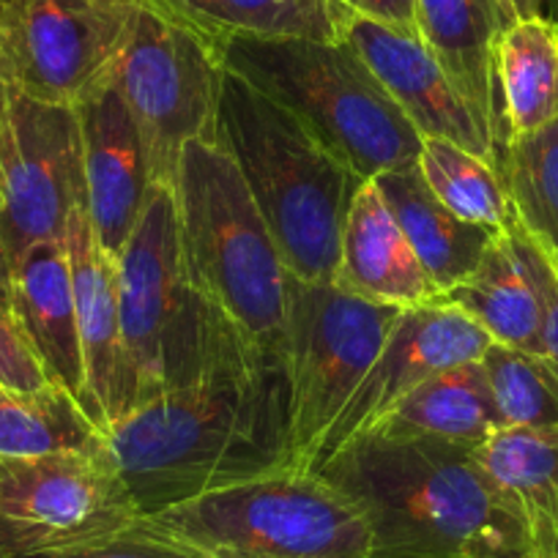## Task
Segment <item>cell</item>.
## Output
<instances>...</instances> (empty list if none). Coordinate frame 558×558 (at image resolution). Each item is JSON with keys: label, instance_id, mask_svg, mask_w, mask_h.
Segmentation results:
<instances>
[{"label": "cell", "instance_id": "1f68e13d", "mask_svg": "<svg viewBox=\"0 0 558 558\" xmlns=\"http://www.w3.org/2000/svg\"><path fill=\"white\" fill-rule=\"evenodd\" d=\"M20 558H190L186 553L175 550V547L162 545L157 539L140 536L134 531L112 539L94 542V545L69 547V550L56 553H36V556H20Z\"/></svg>", "mask_w": 558, "mask_h": 558}, {"label": "cell", "instance_id": "e575fe53", "mask_svg": "<svg viewBox=\"0 0 558 558\" xmlns=\"http://www.w3.org/2000/svg\"><path fill=\"white\" fill-rule=\"evenodd\" d=\"M498 7L504 9V14L509 17V23L525 17H536V14H545L547 0H498Z\"/></svg>", "mask_w": 558, "mask_h": 558}, {"label": "cell", "instance_id": "f546056e", "mask_svg": "<svg viewBox=\"0 0 558 558\" xmlns=\"http://www.w3.org/2000/svg\"><path fill=\"white\" fill-rule=\"evenodd\" d=\"M45 384L50 380L36 353L31 351L23 329L7 307H0V389L25 395L41 389Z\"/></svg>", "mask_w": 558, "mask_h": 558}, {"label": "cell", "instance_id": "5bb4252c", "mask_svg": "<svg viewBox=\"0 0 558 558\" xmlns=\"http://www.w3.org/2000/svg\"><path fill=\"white\" fill-rule=\"evenodd\" d=\"M342 41H348L373 69L422 140L438 137L458 143L460 148L487 159L498 170L496 137L465 96L454 88L418 34L395 31L348 12Z\"/></svg>", "mask_w": 558, "mask_h": 558}, {"label": "cell", "instance_id": "d590c367", "mask_svg": "<svg viewBox=\"0 0 558 558\" xmlns=\"http://www.w3.org/2000/svg\"><path fill=\"white\" fill-rule=\"evenodd\" d=\"M0 307L12 313V257L3 241V230H0Z\"/></svg>", "mask_w": 558, "mask_h": 558}, {"label": "cell", "instance_id": "e0dca14e", "mask_svg": "<svg viewBox=\"0 0 558 558\" xmlns=\"http://www.w3.org/2000/svg\"><path fill=\"white\" fill-rule=\"evenodd\" d=\"M335 286L386 307H427L441 291L418 263L375 179H367L348 208Z\"/></svg>", "mask_w": 558, "mask_h": 558}, {"label": "cell", "instance_id": "ba28073f", "mask_svg": "<svg viewBox=\"0 0 558 558\" xmlns=\"http://www.w3.org/2000/svg\"><path fill=\"white\" fill-rule=\"evenodd\" d=\"M222 80L219 41L168 0H146L112 83L143 137L154 184L173 186L181 151L192 140L217 137Z\"/></svg>", "mask_w": 558, "mask_h": 558}, {"label": "cell", "instance_id": "d4e9b609", "mask_svg": "<svg viewBox=\"0 0 558 558\" xmlns=\"http://www.w3.org/2000/svg\"><path fill=\"white\" fill-rule=\"evenodd\" d=\"M214 39L342 41L348 9L337 0H168Z\"/></svg>", "mask_w": 558, "mask_h": 558}, {"label": "cell", "instance_id": "f1b7e54d", "mask_svg": "<svg viewBox=\"0 0 558 558\" xmlns=\"http://www.w3.org/2000/svg\"><path fill=\"white\" fill-rule=\"evenodd\" d=\"M482 367L504 427L558 436V369L550 359L493 342Z\"/></svg>", "mask_w": 558, "mask_h": 558}, {"label": "cell", "instance_id": "7c38bea8", "mask_svg": "<svg viewBox=\"0 0 558 558\" xmlns=\"http://www.w3.org/2000/svg\"><path fill=\"white\" fill-rule=\"evenodd\" d=\"M88 208L77 107L12 90L0 132V230L9 257L63 241L69 219Z\"/></svg>", "mask_w": 558, "mask_h": 558}, {"label": "cell", "instance_id": "ac0fdd59", "mask_svg": "<svg viewBox=\"0 0 558 558\" xmlns=\"http://www.w3.org/2000/svg\"><path fill=\"white\" fill-rule=\"evenodd\" d=\"M12 315L50 384L83 405L85 367L77 329L72 266L63 241H41L12 263ZM88 413V411H85Z\"/></svg>", "mask_w": 558, "mask_h": 558}, {"label": "cell", "instance_id": "8992f818", "mask_svg": "<svg viewBox=\"0 0 558 558\" xmlns=\"http://www.w3.org/2000/svg\"><path fill=\"white\" fill-rule=\"evenodd\" d=\"M225 66L296 112L359 175L418 162L422 134L348 41L219 39Z\"/></svg>", "mask_w": 558, "mask_h": 558}, {"label": "cell", "instance_id": "52a82bcc", "mask_svg": "<svg viewBox=\"0 0 558 558\" xmlns=\"http://www.w3.org/2000/svg\"><path fill=\"white\" fill-rule=\"evenodd\" d=\"M118 304L137 408L192 384L252 342L190 279L181 255L173 186L154 184L118 255Z\"/></svg>", "mask_w": 558, "mask_h": 558}, {"label": "cell", "instance_id": "44dd1931", "mask_svg": "<svg viewBox=\"0 0 558 558\" xmlns=\"http://www.w3.org/2000/svg\"><path fill=\"white\" fill-rule=\"evenodd\" d=\"M380 195L389 203L402 233L411 241L418 263L425 266L441 296L458 288L490 246L498 230L480 228L454 217L427 186L418 168L375 175Z\"/></svg>", "mask_w": 558, "mask_h": 558}, {"label": "cell", "instance_id": "ffe728a7", "mask_svg": "<svg viewBox=\"0 0 558 558\" xmlns=\"http://www.w3.org/2000/svg\"><path fill=\"white\" fill-rule=\"evenodd\" d=\"M441 302L469 315L498 345L545 356V313L518 222L493 235L480 266Z\"/></svg>", "mask_w": 558, "mask_h": 558}, {"label": "cell", "instance_id": "9a60e30c", "mask_svg": "<svg viewBox=\"0 0 558 558\" xmlns=\"http://www.w3.org/2000/svg\"><path fill=\"white\" fill-rule=\"evenodd\" d=\"M63 244L72 266L80 345H83V408L107 433L137 408V386L121 331L118 260L101 250L88 208L72 214Z\"/></svg>", "mask_w": 558, "mask_h": 558}, {"label": "cell", "instance_id": "8fae6325", "mask_svg": "<svg viewBox=\"0 0 558 558\" xmlns=\"http://www.w3.org/2000/svg\"><path fill=\"white\" fill-rule=\"evenodd\" d=\"M146 0H3L0 39L12 88L77 107L110 83Z\"/></svg>", "mask_w": 558, "mask_h": 558}, {"label": "cell", "instance_id": "7402d4cb", "mask_svg": "<svg viewBox=\"0 0 558 558\" xmlns=\"http://www.w3.org/2000/svg\"><path fill=\"white\" fill-rule=\"evenodd\" d=\"M504 418L493 400L487 373L480 362L444 369L413 389L369 436L430 438V441L480 447L501 430Z\"/></svg>", "mask_w": 558, "mask_h": 558}, {"label": "cell", "instance_id": "4fadbf2b", "mask_svg": "<svg viewBox=\"0 0 558 558\" xmlns=\"http://www.w3.org/2000/svg\"><path fill=\"white\" fill-rule=\"evenodd\" d=\"M490 345V335L452 304L438 302L402 310L369 373L326 430L315 452L313 474L345 447L367 438L395 411L397 402L425 380L444 369L480 362Z\"/></svg>", "mask_w": 558, "mask_h": 558}, {"label": "cell", "instance_id": "9c48e42d", "mask_svg": "<svg viewBox=\"0 0 558 558\" xmlns=\"http://www.w3.org/2000/svg\"><path fill=\"white\" fill-rule=\"evenodd\" d=\"M400 307L367 302L335 282H288L282 362L291 389L288 465L310 471L342 405L378 359Z\"/></svg>", "mask_w": 558, "mask_h": 558}, {"label": "cell", "instance_id": "74e56055", "mask_svg": "<svg viewBox=\"0 0 558 558\" xmlns=\"http://www.w3.org/2000/svg\"><path fill=\"white\" fill-rule=\"evenodd\" d=\"M545 17H553V20H558V0H547V7H545Z\"/></svg>", "mask_w": 558, "mask_h": 558}, {"label": "cell", "instance_id": "d6a6232c", "mask_svg": "<svg viewBox=\"0 0 558 558\" xmlns=\"http://www.w3.org/2000/svg\"><path fill=\"white\" fill-rule=\"evenodd\" d=\"M337 3L373 23L416 34V0H337Z\"/></svg>", "mask_w": 558, "mask_h": 558}, {"label": "cell", "instance_id": "603a6c76", "mask_svg": "<svg viewBox=\"0 0 558 558\" xmlns=\"http://www.w3.org/2000/svg\"><path fill=\"white\" fill-rule=\"evenodd\" d=\"M496 83L507 140L558 118V20H514L496 45Z\"/></svg>", "mask_w": 558, "mask_h": 558}, {"label": "cell", "instance_id": "30bf717a", "mask_svg": "<svg viewBox=\"0 0 558 558\" xmlns=\"http://www.w3.org/2000/svg\"><path fill=\"white\" fill-rule=\"evenodd\" d=\"M140 509L110 449L0 454V558L69 550L129 534Z\"/></svg>", "mask_w": 558, "mask_h": 558}, {"label": "cell", "instance_id": "277c9868", "mask_svg": "<svg viewBox=\"0 0 558 558\" xmlns=\"http://www.w3.org/2000/svg\"><path fill=\"white\" fill-rule=\"evenodd\" d=\"M173 197L181 255L197 291L241 335L279 351L291 274L219 137L192 140L181 151Z\"/></svg>", "mask_w": 558, "mask_h": 558}, {"label": "cell", "instance_id": "4dcf8cb0", "mask_svg": "<svg viewBox=\"0 0 558 558\" xmlns=\"http://www.w3.org/2000/svg\"><path fill=\"white\" fill-rule=\"evenodd\" d=\"M518 222V219H514ZM520 241H523L525 260H529L534 282L539 288L542 313H545V356L558 369V257L553 252L542 250L529 233L518 225Z\"/></svg>", "mask_w": 558, "mask_h": 558}, {"label": "cell", "instance_id": "7a4b0ae2", "mask_svg": "<svg viewBox=\"0 0 558 558\" xmlns=\"http://www.w3.org/2000/svg\"><path fill=\"white\" fill-rule=\"evenodd\" d=\"M318 474L367 520L373 558H531L523 509L474 447L367 436Z\"/></svg>", "mask_w": 558, "mask_h": 558}, {"label": "cell", "instance_id": "5b68a950", "mask_svg": "<svg viewBox=\"0 0 558 558\" xmlns=\"http://www.w3.org/2000/svg\"><path fill=\"white\" fill-rule=\"evenodd\" d=\"M132 531L190 558H373L362 512L320 474L293 469L143 514Z\"/></svg>", "mask_w": 558, "mask_h": 558}, {"label": "cell", "instance_id": "836d02e7", "mask_svg": "<svg viewBox=\"0 0 558 558\" xmlns=\"http://www.w3.org/2000/svg\"><path fill=\"white\" fill-rule=\"evenodd\" d=\"M531 558H558V518H536L529 523Z\"/></svg>", "mask_w": 558, "mask_h": 558}, {"label": "cell", "instance_id": "8d00e7d4", "mask_svg": "<svg viewBox=\"0 0 558 558\" xmlns=\"http://www.w3.org/2000/svg\"><path fill=\"white\" fill-rule=\"evenodd\" d=\"M3 3V0H0ZM12 80H9L7 69V56H3V39H0V132H3V123L9 116V101H12Z\"/></svg>", "mask_w": 558, "mask_h": 558}, {"label": "cell", "instance_id": "cb8c5ba5", "mask_svg": "<svg viewBox=\"0 0 558 558\" xmlns=\"http://www.w3.org/2000/svg\"><path fill=\"white\" fill-rule=\"evenodd\" d=\"M110 449L107 433L85 413L77 397L58 384L36 391L0 395V454L39 458L61 452Z\"/></svg>", "mask_w": 558, "mask_h": 558}, {"label": "cell", "instance_id": "f35d334b", "mask_svg": "<svg viewBox=\"0 0 558 558\" xmlns=\"http://www.w3.org/2000/svg\"><path fill=\"white\" fill-rule=\"evenodd\" d=\"M3 391H7V389H0V395H3Z\"/></svg>", "mask_w": 558, "mask_h": 558}, {"label": "cell", "instance_id": "3957f363", "mask_svg": "<svg viewBox=\"0 0 558 558\" xmlns=\"http://www.w3.org/2000/svg\"><path fill=\"white\" fill-rule=\"evenodd\" d=\"M217 137L244 175L288 274L335 282L348 208L367 179L296 112L228 66Z\"/></svg>", "mask_w": 558, "mask_h": 558}, {"label": "cell", "instance_id": "6da1fadb", "mask_svg": "<svg viewBox=\"0 0 558 558\" xmlns=\"http://www.w3.org/2000/svg\"><path fill=\"white\" fill-rule=\"evenodd\" d=\"M288 438L286 362L255 342L192 384L151 397L107 430L140 518L286 469Z\"/></svg>", "mask_w": 558, "mask_h": 558}, {"label": "cell", "instance_id": "484cf974", "mask_svg": "<svg viewBox=\"0 0 558 558\" xmlns=\"http://www.w3.org/2000/svg\"><path fill=\"white\" fill-rule=\"evenodd\" d=\"M520 228L558 257V118L529 134L509 137L498 157Z\"/></svg>", "mask_w": 558, "mask_h": 558}, {"label": "cell", "instance_id": "83f0119b", "mask_svg": "<svg viewBox=\"0 0 558 558\" xmlns=\"http://www.w3.org/2000/svg\"><path fill=\"white\" fill-rule=\"evenodd\" d=\"M476 463L523 509L525 520L558 518V436L501 427L474 447Z\"/></svg>", "mask_w": 558, "mask_h": 558}, {"label": "cell", "instance_id": "4316f807", "mask_svg": "<svg viewBox=\"0 0 558 558\" xmlns=\"http://www.w3.org/2000/svg\"><path fill=\"white\" fill-rule=\"evenodd\" d=\"M416 168L454 217L487 230H504L514 222L507 186L487 159L449 140L425 137Z\"/></svg>", "mask_w": 558, "mask_h": 558}, {"label": "cell", "instance_id": "2e32d148", "mask_svg": "<svg viewBox=\"0 0 558 558\" xmlns=\"http://www.w3.org/2000/svg\"><path fill=\"white\" fill-rule=\"evenodd\" d=\"M88 217L101 250L118 260L154 190L151 165L116 83L77 105Z\"/></svg>", "mask_w": 558, "mask_h": 558}, {"label": "cell", "instance_id": "d6986e66", "mask_svg": "<svg viewBox=\"0 0 558 558\" xmlns=\"http://www.w3.org/2000/svg\"><path fill=\"white\" fill-rule=\"evenodd\" d=\"M507 25L498 0H416L418 39L490 129L498 157L507 146V123L496 83V45Z\"/></svg>", "mask_w": 558, "mask_h": 558}]
</instances>
